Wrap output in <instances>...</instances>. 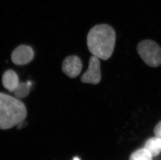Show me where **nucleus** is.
<instances>
[{
    "instance_id": "1",
    "label": "nucleus",
    "mask_w": 161,
    "mask_h": 160,
    "mask_svg": "<svg viewBox=\"0 0 161 160\" xmlns=\"http://www.w3.org/2000/svg\"><path fill=\"white\" fill-rule=\"evenodd\" d=\"M87 41L90 52L99 59L106 61L111 57L114 51L115 32L108 24H97L90 29Z\"/></svg>"
},
{
    "instance_id": "2",
    "label": "nucleus",
    "mask_w": 161,
    "mask_h": 160,
    "mask_svg": "<svg viewBox=\"0 0 161 160\" xmlns=\"http://www.w3.org/2000/svg\"><path fill=\"white\" fill-rule=\"evenodd\" d=\"M27 115L24 104L18 98L0 93V129L8 130L24 121Z\"/></svg>"
},
{
    "instance_id": "3",
    "label": "nucleus",
    "mask_w": 161,
    "mask_h": 160,
    "mask_svg": "<svg viewBox=\"0 0 161 160\" xmlns=\"http://www.w3.org/2000/svg\"><path fill=\"white\" fill-rule=\"evenodd\" d=\"M137 51L147 66L158 67L161 65V48L155 42L149 40L140 42L137 46Z\"/></svg>"
},
{
    "instance_id": "4",
    "label": "nucleus",
    "mask_w": 161,
    "mask_h": 160,
    "mask_svg": "<svg viewBox=\"0 0 161 160\" xmlns=\"http://www.w3.org/2000/svg\"><path fill=\"white\" fill-rule=\"evenodd\" d=\"M101 80L100 62L99 58L93 55L90 58L88 69L81 77V81L96 85L99 84Z\"/></svg>"
},
{
    "instance_id": "5",
    "label": "nucleus",
    "mask_w": 161,
    "mask_h": 160,
    "mask_svg": "<svg viewBox=\"0 0 161 160\" xmlns=\"http://www.w3.org/2000/svg\"><path fill=\"white\" fill-rule=\"evenodd\" d=\"M34 51L30 46L21 45L13 51L11 55V59L15 65L23 66L27 65L33 60Z\"/></svg>"
},
{
    "instance_id": "6",
    "label": "nucleus",
    "mask_w": 161,
    "mask_h": 160,
    "mask_svg": "<svg viewBox=\"0 0 161 160\" xmlns=\"http://www.w3.org/2000/svg\"><path fill=\"white\" fill-rule=\"evenodd\" d=\"M82 68V61L78 56L72 55L66 58L63 62L62 69L64 74L70 78L77 77Z\"/></svg>"
},
{
    "instance_id": "7",
    "label": "nucleus",
    "mask_w": 161,
    "mask_h": 160,
    "mask_svg": "<svg viewBox=\"0 0 161 160\" xmlns=\"http://www.w3.org/2000/svg\"><path fill=\"white\" fill-rule=\"evenodd\" d=\"M2 81L3 86L11 93H13L19 83L17 73L12 70H8L5 72Z\"/></svg>"
},
{
    "instance_id": "8",
    "label": "nucleus",
    "mask_w": 161,
    "mask_h": 160,
    "mask_svg": "<svg viewBox=\"0 0 161 160\" xmlns=\"http://www.w3.org/2000/svg\"><path fill=\"white\" fill-rule=\"evenodd\" d=\"M150 152L152 157H156L161 151V138L153 137L149 139L146 142L145 147Z\"/></svg>"
},
{
    "instance_id": "9",
    "label": "nucleus",
    "mask_w": 161,
    "mask_h": 160,
    "mask_svg": "<svg viewBox=\"0 0 161 160\" xmlns=\"http://www.w3.org/2000/svg\"><path fill=\"white\" fill-rule=\"evenodd\" d=\"M31 85L30 82L28 81L27 83L19 82L15 89L13 92L16 98L21 99L28 96L29 94Z\"/></svg>"
},
{
    "instance_id": "10",
    "label": "nucleus",
    "mask_w": 161,
    "mask_h": 160,
    "mask_svg": "<svg viewBox=\"0 0 161 160\" xmlns=\"http://www.w3.org/2000/svg\"><path fill=\"white\" fill-rule=\"evenodd\" d=\"M152 156L146 148L139 149L134 152L129 160H152Z\"/></svg>"
},
{
    "instance_id": "11",
    "label": "nucleus",
    "mask_w": 161,
    "mask_h": 160,
    "mask_svg": "<svg viewBox=\"0 0 161 160\" xmlns=\"http://www.w3.org/2000/svg\"><path fill=\"white\" fill-rule=\"evenodd\" d=\"M154 133L157 137L161 138V121L155 126L154 130Z\"/></svg>"
},
{
    "instance_id": "12",
    "label": "nucleus",
    "mask_w": 161,
    "mask_h": 160,
    "mask_svg": "<svg viewBox=\"0 0 161 160\" xmlns=\"http://www.w3.org/2000/svg\"><path fill=\"white\" fill-rule=\"evenodd\" d=\"M73 160H80V159L79 157H74L73 158Z\"/></svg>"
}]
</instances>
